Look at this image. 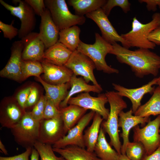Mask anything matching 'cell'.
Segmentation results:
<instances>
[{
    "label": "cell",
    "instance_id": "6",
    "mask_svg": "<svg viewBox=\"0 0 160 160\" xmlns=\"http://www.w3.org/2000/svg\"><path fill=\"white\" fill-rule=\"evenodd\" d=\"M46 8L60 31L77 25H82L85 22L84 16L74 15L69 10L65 0H44Z\"/></svg>",
    "mask_w": 160,
    "mask_h": 160
},
{
    "label": "cell",
    "instance_id": "37",
    "mask_svg": "<svg viewBox=\"0 0 160 160\" xmlns=\"http://www.w3.org/2000/svg\"><path fill=\"white\" fill-rule=\"evenodd\" d=\"M61 117L60 109L50 100H47L44 114V119H50Z\"/></svg>",
    "mask_w": 160,
    "mask_h": 160
},
{
    "label": "cell",
    "instance_id": "31",
    "mask_svg": "<svg viewBox=\"0 0 160 160\" xmlns=\"http://www.w3.org/2000/svg\"><path fill=\"white\" fill-rule=\"evenodd\" d=\"M22 81L28 77L34 76L37 78L44 73V69L41 62L22 60L21 63Z\"/></svg>",
    "mask_w": 160,
    "mask_h": 160
},
{
    "label": "cell",
    "instance_id": "25",
    "mask_svg": "<svg viewBox=\"0 0 160 160\" xmlns=\"http://www.w3.org/2000/svg\"><path fill=\"white\" fill-rule=\"evenodd\" d=\"M25 112L19 105L12 103L8 104L0 118L1 126L11 129L20 121Z\"/></svg>",
    "mask_w": 160,
    "mask_h": 160
},
{
    "label": "cell",
    "instance_id": "38",
    "mask_svg": "<svg viewBox=\"0 0 160 160\" xmlns=\"http://www.w3.org/2000/svg\"><path fill=\"white\" fill-rule=\"evenodd\" d=\"M33 9L36 14L41 17L46 7L43 0H25Z\"/></svg>",
    "mask_w": 160,
    "mask_h": 160
},
{
    "label": "cell",
    "instance_id": "4",
    "mask_svg": "<svg viewBox=\"0 0 160 160\" xmlns=\"http://www.w3.org/2000/svg\"><path fill=\"white\" fill-rule=\"evenodd\" d=\"M160 25V13L156 12L152 16V20L143 24L136 17L133 19L131 30L121 36L130 47L139 48L154 49L156 45L149 41L148 36L153 30Z\"/></svg>",
    "mask_w": 160,
    "mask_h": 160
},
{
    "label": "cell",
    "instance_id": "14",
    "mask_svg": "<svg viewBox=\"0 0 160 160\" xmlns=\"http://www.w3.org/2000/svg\"><path fill=\"white\" fill-rule=\"evenodd\" d=\"M159 79L160 76L153 79L147 84L136 88H127L114 83H112V85L119 95L122 97H126L130 100L132 104L131 109L134 114L141 105V101L144 96L147 93L153 94L155 89L153 85L157 84Z\"/></svg>",
    "mask_w": 160,
    "mask_h": 160
},
{
    "label": "cell",
    "instance_id": "27",
    "mask_svg": "<svg viewBox=\"0 0 160 160\" xmlns=\"http://www.w3.org/2000/svg\"><path fill=\"white\" fill-rule=\"evenodd\" d=\"M134 115L141 117L160 115V88L159 86L155 88L149 100L140 105Z\"/></svg>",
    "mask_w": 160,
    "mask_h": 160
},
{
    "label": "cell",
    "instance_id": "28",
    "mask_svg": "<svg viewBox=\"0 0 160 160\" xmlns=\"http://www.w3.org/2000/svg\"><path fill=\"white\" fill-rule=\"evenodd\" d=\"M103 120L99 114L95 113L92 124L84 131L83 138L85 145L87 149L90 152H94Z\"/></svg>",
    "mask_w": 160,
    "mask_h": 160
},
{
    "label": "cell",
    "instance_id": "49",
    "mask_svg": "<svg viewBox=\"0 0 160 160\" xmlns=\"http://www.w3.org/2000/svg\"><path fill=\"white\" fill-rule=\"evenodd\" d=\"M159 132H160V129H159Z\"/></svg>",
    "mask_w": 160,
    "mask_h": 160
},
{
    "label": "cell",
    "instance_id": "22",
    "mask_svg": "<svg viewBox=\"0 0 160 160\" xmlns=\"http://www.w3.org/2000/svg\"><path fill=\"white\" fill-rule=\"evenodd\" d=\"M37 78L45 89L47 99L51 101L60 109V104L65 98L68 92V90L70 87L69 83L53 84L44 81L40 76Z\"/></svg>",
    "mask_w": 160,
    "mask_h": 160
},
{
    "label": "cell",
    "instance_id": "12",
    "mask_svg": "<svg viewBox=\"0 0 160 160\" xmlns=\"http://www.w3.org/2000/svg\"><path fill=\"white\" fill-rule=\"evenodd\" d=\"M108 102L105 94H100L97 97L91 96L89 92L82 93L69 100L68 104L79 106L89 109L99 114L105 120L108 118L110 110L105 107Z\"/></svg>",
    "mask_w": 160,
    "mask_h": 160
},
{
    "label": "cell",
    "instance_id": "46",
    "mask_svg": "<svg viewBox=\"0 0 160 160\" xmlns=\"http://www.w3.org/2000/svg\"><path fill=\"white\" fill-rule=\"evenodd\" d=\"M0 149L2 152L5 155H8V152L1 140H0Z\"/></svg>",
    "mask_w": 160,
    "mask_h": 160
},
{
    "label": "cell",
    "instance_id": "10",
    "mask_svg": "<svg viewBox=\"0 0 160 160\" xmlns=\"http://www.w3.org/2000/svg\"><path fill=\"white\" fill-rule=\"evenodd\" d=\"M86 16L97 24L101 31V36L107 42L111 44L119 42L123 47L129 49L131 47L127 42L118 33L101 8L87 14Z\"/></svg>",
    "mask_w": 160,
    "mask_h": 160
},
{
    "label": "cell",
    "instance_id": "35",
    "mask_svg": "<svg viewBox=\"0 0 160 160\" xmlns=\"http://www.w3.org/2000/svg\"><path fill=\"white\" fill-rule=\"evenodd\" d=\"M47 100L46 96L42 95L31 112L32 117L35 120L40 121L44 119V112Z\"/></svg>",
    "mask_w": 160,
    "mask_h": 160
},
{
    "label": "cell",
    "instance_id": "34",
    "mask_svg": "<svg viewBox=\"0 0 160 160\" xmlns=\"http://www.w3.org/2000/svg\"><path fill=\"white\" fill-rule=\"evenodd\" d=\"M130 3L127 0H108L101 8L108 16L112 9L115 7H120L126 13L130 10Z\"/></svg>",
    "mask_w": 160,
    "mask_h": 160
},
{
    "label": "cell",
    "instance_id": "24",
    "mask_svg": "<svg viewBox=\"0 0 160 160\" xmlns=\"http://www.w3.org/2000/svg\"><path fill=\"white\" fill-rule=\"evenodd\" d=\"M87 111V109L74 105H69L60 109L65 135L85 114Z\"/></svg>",
    "mask_w": 160,
    "mask_h": 160
},
{
    "label": "cell",
    "instance_id": "16",
    "mask_svg": "<svg viewBox=\"0 0 160 160\" xmlns=\"http://www.w3.org/2000/svg\"><path fill=\"white\" fill-rule=\"evenodd\" d=\"M131 108L126 112L122 111L119 115L118 121L119 127H121L122 132L120 136L123 140V143L121 148V153L126 154V149L127 144L129 142V134L130 130L134 127L141 124L144 127L146 123L150 120V117H141L133 115Z\"/></svg>",
    "mask_w": 160,
    "mask_h": 160
},
{
    "label": "cell",
    "instance_id": "9",
    "mask_svg": "<svg viewBox=\"0 0 160 160\" xmlns=\"http://www.w3.org/2000/svg\"><path fill=\"white\" fill-rule=\"evenodd\" d=\"M64 66L71 70L74 75L83 77L87 83L99 85L94 74L96 68L93 61L87 56L77 49L73 52Z\"/></svg>",
    "mask_w": 160,
    "mask_h": 160
},
{
    "label": "cell",
    "instance_id": "26",
    "mask_svg": "<svg viewBox=\"0 0 160 160\" xmlns=\"http://www.w3.org/2000/svg\"><path fill=\"white\" fill-rule=\"evenodd\" d=\"M105 132L101 127L94 152L101 160H118L120 154L108 142Z\"/></svg>",
    "mask_w": 160,
    "mask_h": 160
},
{
    "label": "cell",
    "instance_id": "43",
    "mask_svg": "<svg viewBox=\"0 0 160 160\" xmlns=\"http://www.w3.org/2000/svg\"><path fill=\"white\" fill-rule=\"evenodd\" d=\"M140 3H146V7L148 11H155L157 10V6L160 9V0H139Z\"/></svg>",
    "mask_w": 160,
    "mask_h": 160
},
{
    "label": "cell",
    "instance_id": "36",
    "mask_svg": "<svg viewBox=\"0 0 160 160\" xmlns=\"http://www.w3.org/2000/svg\"><path fill=\"white\" fill-rule=\"evenodd\" d=\"M14 21L13 20L11 24H8L0 21V29L3 32L4 37L10 40L18 35L19 30L13 25Z\"/></svg>",
    "mask_w": 160,
    "mask_h": 160
},
{
    "label": "cell",
    "instance_id": "41",
    "mask_svg": "<svg viewBox=\"0 0 160 160\" xmlns=\"http://www.w3.org/2000/svg\"><path fill=\"white\" fill-rule=\"evenodd\" d=\"M39 92L37 88L32 87L26 103L25 108L35 105L38 101Z\"/></svg>",
    "mask_w": 160,
    "mask_h": 160
},
{
    "label": "cell",
    "instance_id": "7",
    "mask_svg": "<svg viewBox=\"0 0 160 160\" xmlns=\"http://www.w3.org/2000/svg\"><path fill=\"white\" fill-rule=\"evenodd\" d=\"M160 115L154 120H150L143 128L137 125L133 128V141L140 143L143 145L146 155L154 152L160 143Z\"/></svg>",
    "mask_w": 160,
    "mask_h": 160
},
{
    "label": "cell",
    "instance_id": "39",
    "mask_svg": "<svg viewBox=\"0 0 160 160\" xmlns=\"http://www.w3.org/2000/svg\"><path fill=\"white\" fill-rule=\"evenodd\" d=\"M31 88L29 87L24 89L20 91L17 95L16 98L18 103L23 110L25 108L26 103Z\"/></svg>",
    "mask_w": 160,
    "mask_h": 160
},
{
    "label": "cell",
    "instance_id": "21",
    "mask_svg": "<svg viewBox=\"0 0 160 160\" xmlns=\"http://www.w3.org/2000/svg\"><path fill=\"white\" fill-rule=\"evenodd\" d=\"M72 52L58 41L44 51L43 60L56 65H64Z\"/></svg>",
    "mask_w": 160,
    "mask_h": 160
},
{
    "label": "cell",
    "instance_id": "17",
    "mask_svg": "<svg viewBox=\"0 0 160 160\" xmlns=\"http://www.w3.org/2000/svg\"><path fill=\"white\" fill-rule=\"evenodd\" d=\"M21 40L23 45L22 60L41 62L43 59L45 48L39 33L32 32Z\"/></svg>",
    "mask_w": 160,
    "mask_h": 160
},
{
    "label": "cell",
    "instance_id": "32",
    "mask_svg": "<svg viewBox=\"0 0 160 160\" xmlns=\"http://www.w3.org/2000/svg\"><path fill=\"white\" fill-rule=\"evenodd\" d=\"M126 155L131 160H142L146 156L143 145L140 143L129 142L127 144Z\"/></svg>",
    "mask_w": 160,
    "mask_h": 160
},
{
    "label": "cell",
    "instance_id": "8",
    "mask_svg": "<svg viewBox=\"0 0 160 160\" xmlns=\"http://www.w3.org/2000/svg\"><path fill=\"white\" fill-rule=\"evenodd\" d=\"M0 3L14 16L18 18L21 21L19 29L18 37L21 39L32 32L36 23V14L32 8L25 0H19L17 6H13L2 0Z\"/></svg>",
    "mask_w": 160,
    "mask_h": 160
},
{
    "label": "cell",
    "instance_id": "20",
    "mask_svg": "<svg viewBox=\"0 0 160 160\" xmlns=\"http://www.w3.org/2000/svg\"><path fill=\"white\" fill-rule=\"evenodd\" d=\"M71 89L64 100L60 105V108L65 107L68 106L70 99L75 94L80 92H93L100 94L103 91L101 85H90L88 84L82 77H77L73 74L69 82Z\"/></svg>",
    "mask_w": 160,
    "mask_h": 160
},
{
    "label": "cell",
    "instance_id": "15",
    "mask_svg": "<svg viewBox=\"0 0 160 160\" xmlns=\"http://www.w3.org/2000/svg\"><path fill=\"white\" fill-rule=\"evenodd\" d=\"M23 48V44L21 40L15 41L12 44L11 56L7 64L0 72L1 76L17 81H22L21 63Z\"/></svg>",
    "mask_w": 160,
    "mask_h": 160
},
{
    "label": "cell",
    "instance_id": "40",
    "mask_svg": "<svg viewBox=\"0 0 160 160\" xmlns=\"http://www.w3.org/2000/svg\"><path fill=\"white\" fill-rule=\"evenodd\" d=\"M33 148L29 147L23 153L14 156L4 157L0 156V160H29V157L31 155Z\"/></svg>",
    "mask_w": 160,
    "mask_h": 160
},
{
    "label": "cell",
    "instance_id": "3",
    "mask_svg": "<svg viewBox=\"0 0 160 160\" xmlns=\"http://www.w3.org/2000/svg\"><path fill=\"white\" fill-rule=\"evenodd\" d=\"M95 42L87 44L81 40L77 50L89 57L94 63L98 71L110 74L118 73L119 71L109 66L105 57L112 49V45L105 41L99 33H95Z\"/></svg>",
    "mask_w": 160,
    "mask_h": 160
},
{
    "label": "cell",
    "instance_id": "50",
    "mask_svg": "<svg viewBox=\"0 0 160 160\" xmlns=\"http://www.w3.org/2000/svg\"><path fill=\"white\" fill-rule=\"evenodd\" d=\"M159 68H160V66H159Z\"/></svg>",
    "mask_w": 160,
    "mask_h": 160
},
{
    "label": "cell",
    "instance_id": "5",
    "mask_svg": "<svg viewBox=\"0 0 160 160\" xmlns=\"http://www.w3.org/2000/svg\"><path fill=\"white\" fill-rule=\"evenodd\" d=\"M40 121L34 119L31 112H25L20 121L11 129L15 142L25 149L34 147L38 141Z\"/></svg>",
    "mask_w": 160,
    "mask_h": 160
},
{
    "label": "cell",
    "instance_id": "29",
    "mask_svg": "<svg viewBox=\"0 0 160 160\" xmlns=\"http://www.w3.org/2000/svg\"><path fill=\"white\" fill-rule=\"evenodd\" d=\"M107 1L105 0H68L67 3L73 7L76 15L84 16V15L102 8Z\"/></svg>",
    "mask_w": 160,
    "mask_h": 160
},
{
    "label": "cell",
    "instance_id": "1",
    "mask_svg": "<svg viewBox=\"0 0 160 160\" xmlns=\"http://www.w3.org/2000/svg\"><path fill=\"white\" fill-rule=\"evenodd\" d=\"M110 54L116 56L118 61L130 67L135 75L139 78L151 74L156 76L159 72L160 56L148 49L139 48L132 51L117 42L112 44Z\"/></svg>",
    "mask_w": 160,
    "mask_h": 160
},
{
    "label": "cell",
    "instance_id": "13",
    "mask_svg": "<svg viewBox=\"0 0 160 160\" xmlns=\"http://www.w3.org/2000/svg\"><path fill=\"white\" fill-rule=\"evenodd\" d=\"M65 135L61 117L40 121L38 141L41 143L53 145Z\"/></svg>",
    "mask_w": 160,
    "mask_h": 160
},
{
    "label": "cell",
    "instance_id": "45",
    "mask_svg": "<svg viewBox=\"0 0 160 160\" xmlns=\"http://www.w3.org/2000/svg\"><path fill=\"white\" fill-rule=\"evenodd\" d=\"M39 155L38 151L34 148L32 149V151L31 155V160H39Z\"/></svg>",
    "mask_w": 160,
    "mask_h": 160
},
{
    "label": "cell",
    "instance_id": "18",
    "mask_svg": "<svg viewBox=\"0 0 160 160\" xmlns=\"http://www.w3.org/2000/svg\"><path fill=\"white\" fill-rule=\"evenodd\" d=\"M41 17L39 36L47 49L58 41L60 31L48 9L46 8Z\"/></svg>",
    "mask_w": 160,
    "mask_h": 160
},
{
    "label": "cell",
    "instance_id": "2",
    "mask_svg": "<svg viewBox=\"0 0 160 160\" xmlns=\"http://www.w3.org/2000/svg\"><path fill=\"white\" fill-rule=\"evenodd\" d=\"M105 94L110 105V110L108 118L103 121L101 127L109 135L110 144L120 155L122 145L119 137V116L120 113L127 108V105L123 97L116 92L107 91Z\"/></svg>",
    "mask_w": 160,
    "mask_h": 160
},
{
    "label": "cell",
    "instance_id": "19",
    "mask_svg": "<svg viewBox=\"0 0 160 160\" xmlns=\"http://www.w3.org/2000/svg\"><path fill=\"white\" fill-rule=\"evenodd\" d=\"M41 62L44 69L45 80L50 84H59L69 82L73 74L64 65H57L42 60Z\"/></svg>",
    "mask_w": 160,
    "mask_h": 160
},
{
    "label": "cell",
    "instance_id": "23",
    "mask_svg": "<svg viewBox=\"0 0 160 160\" xmlns=\"http://www.w3.org/2000/svg\"><path fill=\"white\" fill-rule=\"evenodd\" d=\"M53 149L66 160H101L94 152L76 145H69L63 148H53Z\"/></svg>",
    "mask_w": 160,
    "mask_h": 160
},
{
    "label": "cell",
    "instance_id": "42",
    "mask_svg": "<svg viewBox=\"0 0 160 160\" xmlns=\"http://www.w3.org/2000/svg\"><path fill=\"white\" fill-rule=\"evenodd\" d=\"M148 39L155 44L160 45V25L149 34Z\"/></svg>",
    "mask_w": 160,
    "mask_h": 160
},
{
    "label": "cell",
    "instance_id": "47",
    "mask_svg": "<svg viewBox=\"0 0 160 160\" xmlns=\"http://www.w3.org/2000/svg\"><path fill=\"white\" fill-rule=\"evenodd\" d=\"M118 160H131L126 154H121L119 155Z\"/></svg>",
    "mask_w": 160,
    "mask_h": 160
},
{
    "label": "cell",
    "instance_id": "44",
    "mask_svg": "<svg viewBox=\"0 0 160 160\" xmlns=\"http://www.w3.org/2000/svg\"><path fill=\"white\" fill-rule=\"evenodd\" d=\"M142 160H160V143L154 152L149 155L145 156Z\"/></svg>",
    "mask_w": 160,
    "mask_h": 160
},
{
    "label": "cell",
    "instance_id": "11",
    "mask_svg": "<svg viewBox=\"0 0 160 160\" xmlns=\"http://www.w3.org/2000/svg\"><path fill=\"white\" fill-rule=\"evenodd\" d=\"M95 113L91 111L84 115L76 124L69 130L66 135L53 145V148H63L71 145L85 148L83 131L93 119Z\"/></svg>",
    "mask_w": 160,
    "mask_h": 160
},
{
    "label": "cell",
    "instance_id": "33",
    "mask_svg": "<svg viewBox=\"0 0 160 160\" xmlns=\"http://www.w3.org/2000/svg\"><path fill=\"white\" fill-rule=\"evenodd\" d=\"M34 147L38 151L41 160H66L63 156H56L51 145L45 144L37 141Z\"/></svg>",
    "mask_w": 160,
    "mask_h": 160
},
{
    "label": "cell",
    "instance_id": "30",
    "mask_svg": "<svg viewBox=\"0 0 160 160\" xmlns=\"http://www.w3.org/2000/svg\"><path fill=\"white\" fill-rule=\"evenodd\" d=\"M80 28L75 25L60 31L58 42L73 52L77 49L81 40Z\"/></svg>",
    "mask_w": 160,
    "mask_h": 160
},
{
    "label": "cell",
    "instance_id": "48",
    "mask_svg": "<svg viewBox=\"0 0 160 160\" xmlns=\"http://www.w3.org/2000/svg\"><path fill=\"white\" fill-rule=\"evenodd\" d=\"M157 84L159 85V86L160 88V79H159L158 81Z\"/></svg>",
    "mask_w": 160,
    "mask_h": 160
}]
</instances>
